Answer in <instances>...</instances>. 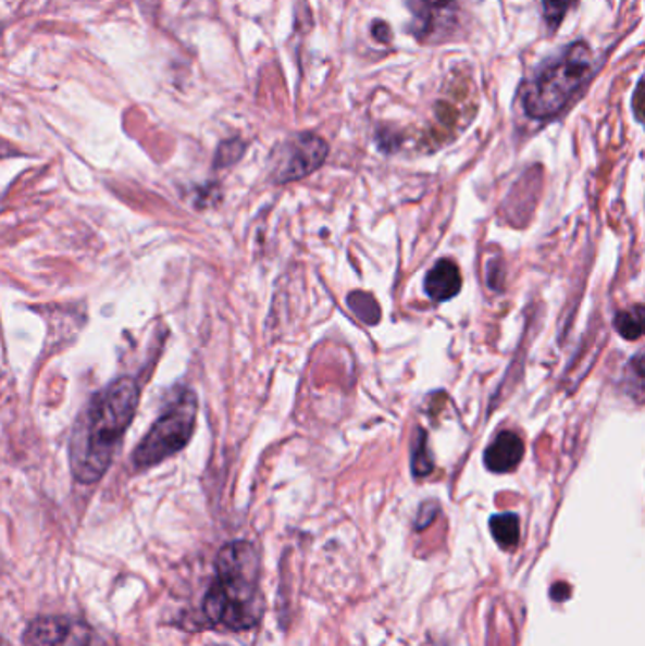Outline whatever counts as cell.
I'll return each instance as SVG.
<instances>
[{
	"instance_id": "6da1fadb",
	"label": "cell",
	"mask_w": 645,
	"mask_h": 646,
	"mask_svg": "<svg viewBox=\"0 0 645 646\" xmlns=\"http://www.w3.org/2000/svg\"><path fill=\"white\" fill-rule=\"evenodd\" d=\"M137 405L138 388L133 378H120L94 395L71 443V467L76 481L82 484L101 481L135 418Z\"/></svg>"
},
{
	"instance_id": "7a4b0ae2",
	"label": "cell",
	"mask_w": 645,
	"mask_h": 646,
	"mask_svg": "<svg viewBox=\"0 0 645 646\" xmlns=\"http://www.w3.org/2000/svg\"><path fill=\"white\" fill-rule=\"evenodd\" d=\"M204 614L214 625L240 632L260 622V556L247 541L225 545L216 558V579L204 597Z\"/></svg>"
},
{
	"instance_id": "3957f363",
	"label": "cell",
	"mask_w": 645,
	"mask_h": 646,
	"mask_svg": "<svg viewBox=\"0 0 645 646\" xmlns=\"http://www.w3.org/2000/svg\"><path fill=\"white\" fill-rule=\"evenodd\" d=\"M593 72L587 42L572 44L559 58L545 63L522 94V107L532 120H551L565 110Z\"/></svg>"
},
{
	"instance_id": "277c9868",
	"label": "cell",
	"mask_w": 645,
	"mask_h": 646,
	"mask_svg": "<svg viewBox=\"0 0 645 646\" xmlns=\"http://www.w3.org/2000/svg\"><path fill=\"white\" fill-rule=\"evenodd\" d=\"M197 422V397L191 389H182L176 401L150 427L133 452L138 469L158 465L188 445Z\"/></svg>"
},
{
	"instance_id": "5b68a950",
	"label": "cell",
	"mask_w": 645,
	"mask_h": 646,
	"mask_svg": "<svg viewBox=\"0 0 645 646\" xmlns=\"http://www.w3.org/2000/svg\"><path fill=\"white\" fill-rule=\"evenodd\" d=\"M327 142L314 133H301L283 144L281 156L276 158L275 179L288 184L305 178L324 165L327 158Z\"/></svg>"
},
{
	"instance_id": "8992f818",
	"label": "cell",
	"mask_w": 645,
	"mask_h": 646,
	"mask_svg": "<svg viewBox=\"0 0 645 646\" xmlns=\"http://www.w3.org/2000/svg\"><path fill=\"white\" fill-rule=\"evenodd\" d=\"M23 643L25 646H104L91 625L69 617L37 618L27 625Z\"/></svg>"
},
{
	"instance_id": "52a82bcc",
	"label": "cell",
	"mask_w": 645,
	"mask_h": 646,
	"mask_svg": "<svg viewBox=\"0 0 645 646\" xmlns=\"http://www.w3.org/2000/svg\"><path fill=\"white\" fill-rule=\"evenodd\" d=\"M413 14L411 33L417 40H430L437 30L449 29L457 15V0H407Z\"/></svg>"
},
{
	"instance_id": "ba28073f",
	"label": "cell",
	"mask_w": 645,
	"mask_h": 646,
	"mask_svg": "<svg viewBox=\"0 0 645 646\" xmlns=\"http://www.w3.org/2000/svg\"><path fill=\"white\" fill-rule=\"evenodd\" d=\"M524 458V443L513 431H501L485 450V465L491 473L516 471Z\"/></svg>"
},
{
	"instance_id": "9c48e42d",
	"label": "cell",
	"mask_w": 645,
	"mask_h": 646,
	"mask_svg": "<svg viewBox=\"0 0 645 646\" xmlns=\"http://www.w3.org/2000/svg\"><path fill=\"white\" fill-rule=\"evenodd\" d=\"M424 289L430 299L437 302L455 299L462 289V274L457 263L450 259H439L426 274Z\"/></svg>"
},
{
	"instance_id": "30bf717a",
	"label": "cell",
	"mask_w": 645,
	"mask_h": 646,
	"mask_svg": "<svg viewBox=\"0 0 645 646\" xmlns=\"http://www.w3.org/2000/svg\"><path fill=\"white\" fill-rule=\"evenodd\" d=\"M491 533H493L494 541L498 543L500 548L513 550L519 545V538H521L519 517L513 512L496 514V517L491 518Z\"/></svg>"
},
{
	"instance_id": "8fae6325",
	"label": "cell",
	"mask_w": 645,
	"mask_h": 646,
	"mask_svg": "<svg viewBox=\"0 0 645 646\" xmlns=\"http://www.w3.org/2000/svg\"><path fill=\"white\" fill-rule=\"evenodd\" d=\"M613 327L624 340H638L644 335V309L638 305L634 309L619 312L613 320Z\"/></svg>"
},
{
	"instance_id": "7c38bea8",
	"label": "cell",
	"mask_w": 645,
	"mask_h": 646,
	"mask_svg": "<svg viewBox=\"0 0 645 646\" xmlns=\"http://www.w3.org/2000/svg\"><path fill=\"white\" fill-rule=\"evenodd\" d=\"M347 302L350 310L362 322L375 325L381 320V309H379V302L375 301L373 295L365 294V291H355V294L348 295Z\"/></svg>"
},
{
	"instance_id": "4fadbf2b",
	"label": "cell",
	"mask_w": 645,
	"mask_h": 646,
	"mask_svg": "<svg viewBox=\"0 0 645 646\" xmlns=\"http://www.w3.org/2000/svg\"><path fill=\"white\" fill-rule=\"evenodd\" d=\"M411 469L414 476H429L434 471V460L426 445V433L417 431L414 435L413 452H411Z\"/></svg>"
},
{
	"instance_id": "5bb4252c",
	"label": "cell",
	"mask_w": 645,
	"mask_h": 646,
	"mask_svg": "<svg viewBox=\"0 0 645 646\" xmlns=\"http://www.w3.org/2000/svg\"><path fill=\"white\" fill-rule=\"evenodd\" d=\"M573 0H544L545 22L549 23L553 30L559 29L565 20L566 12L572 7Z\"/></svg>"
},
{
	"instance_id": "9a60e30c",
	"label": "cell",
	"mask_w": 645,
	"mask_h": 646,
	"mask_svg": "<svg viewBox=\"0 0 645 646\" xmlns=\"http://www.w3.org/2000/svg\"><path fill=\"white\" fill-rule=\"evenodd\" d=\"M243 150H245V146L237 142V140L224 144V146L220 148V151H218V165H232V163H235V161L240 158Z\"/></svg>"
},
{
	"instance_id": "2e32d148",
	"label": "cell",
	"mask_w": 645,
	"mask_h": 646,
	"mask_svg": "<svg viewBox=\"0 0 645 646\" xmlns=\"http://www.w3.org/2000/svg\"><path fill=\"white\" fill-rule=\"evenodd\" d=\"M435 507L434 502H424L422 505L421 512H419V518H417V530H424V527H429L432 524V520L435 518Z\"/></svg>"
},
{
	"instance_id": "e0dca14e",
	"label": "cell",
	"mask_w": 645,
	"mask_h": 646,
	"mask_svg": "<svg viewBox=\"0 0 645 646\" xmlns=\"http://www.w3.org/2000/svg\"><path fill=\"white\" fill-rule=\"evenodd\" d=\"M371 35L381 44H388L392 40V30L385 22H375L371 25Z\"/></svg>"
}]
</instances>
